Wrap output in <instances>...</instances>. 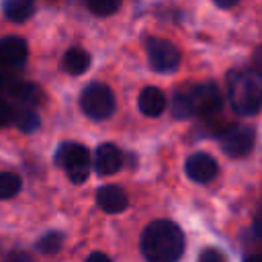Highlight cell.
Listing matches in <instances>:
<instances>
[{
    "label": "cell",
    "mask_w": 262,
    "mask_h": 262,
    "mask_svg": "<svg viewBox=\"0 0 262 262\" xmlns=\"http://www.w3.org/2000/svg\"><path fill=\"white\" fill-rule=\"evenodd\" d=\"M96 205L104 213H121L129 207V196L121 186L106 184V186H100L96 190Z\"/></svg>",
    "instance_id": "obj_11"
},
{
    "label": "cell",
    "mask_w": 262,
    "mask_h": 262,
    "mask_svg": "<svg viewBox=\"0 0 262 262\" xmlns=\"http://www.w3.org/2000/svg\"><path fill=\"white\" fill-rule=\"evenodd\" d=\"M256 233H258V237L262 239V211H260L258 217H256Z\"/></svg>",
    "instance_id": "obj_27"
},
{
    "label": "cell",
    "mask_w": 262,
    "mask_h": 262,
    "mask_svg": "<svg viewBox=\"0 0 262 262\" xmlns=\"http://www.w3.org/2000/svg\"><path fill=\"white\" fill-rule=\"evenodd\" d=\"M115 94L102 82H90L80 94V108L92 121H104L115 113Z\"/></svg>",
    "instance_id": "obj_5"
},
{
    "label": "cell",
    "mask_w": 262,
    "mask_h": 262,
    "mask_svg": "<svg viewBox=\"0 0 262 262\" xmlns=\"http://www.w3.org/2000/svg\"><path fill=\"white\" fill-rule=\"evenodd\" d=\"M184 170H186V176L190 180H194L199 184H207V182H211L217 176L219 166H217L213 156H209L205 151H196V154L186 158Z\"/></svg>",
    "instance_id": "obj_8"
},
{
    "label": "cell",
    "mask_w": 262,
    "mask_h": 262,
    "mask_svg": "<svg viewBox=\"0 0 262 262\" xmlns=\"http://www.w3.org/2000/svg\"><path fill=\"white\" fill-rule=\"evenodd\" d=\"M139 248L147 262H178L184 254V233L174 221L156 219L141 231Z\"/></svg>",
    "instance_id": "obj_1"
},
{
    "label": "cell",
    "mask_w": 262,
    "mask_h": 262,
    "mask_svg": "<svg viewBox=\"0 0 262 262\" xmlns=\"http://www.w3.org/2000/svg\"><path fill=\"white\" fill-rule=\"evenodd\" d=\"M219 147L229 158H242L252 151L256 131L250 125H229L219 133Z\"/></svg>",
    "instance_id": "obj_7"
},
{
    "label": "cell",
    "mask_w": 262,
    "mask_h": 262,
    "mask_svg": "<svg viewBox=\"0 0 262 262\" xmlns=\"http://www.w3.org/2000/svg\"><path fill=\"white\" fill-rule=\"evenodd\" d=\"M55 164L68 174V178L76 184H82L90 174V151L82 143L66 141L55 151Z\"/></svg>",
    "instance_id": "obj_4"
},
{
    "label": "cell",
    "mask_w": 262,
    "mask_h": 262,
    "mask_svg": "<svg viewBox=\"0 0 262 262\" xmlns=\"http://www.w3.org/2000/svg\"><path fill=\"white\" fill-rule=\"evenodd\" d=\"M252 63H254V70L262 72V45L254 49V53H252Z\"/></svg>",
    "instance_id": "obj_24"
},
{
    "label": "cell",
    "mask_w": 262,
    "mask_h": 262,
    "mask_svg": "<svg viewBox=\"0 0 262 262\" xmlns=\"http://www.w3.org/2000/svg\"><path fill=\"white\" fill-rule=\"evenodd\" d=\"M8 262H33V258L27 252H12L8 256Z\"/></svg>",
    "instance_id": "obj_23"
},
{
    "label": "cell",
    "mask_w": 262,
    "mask_h": 262,
    "mask_svg": "<svg viewBox=\"0 0 262 262\" xmlns=\"http://www.w3.org/2000/svg\"><path fill=\"white\" fill-rule=\"evenodd\" d=\"M199 262H225V256L217 248H205L199 254Z\"/></svg>",
    "instance_id": "obj_20"
},
{
    "label": "cell",
    "mask_w": 262,
    "mask_h": 262,
    "mask_svg": "<svg viewBox=\"0 0 262 262\" xmlns=\"http://www.w3.org/2000/svg\"><path fill=\"white\" fill-rule=\"evenodd\" d=\"M123 166V154L115 143H102L94 154V170L100 176H111L119 172Z\"/></svg>",
    "instance_id": "obj_10"
},
{
    "label": "cell",
    "mask_w": 262,
    "mask_h": 262,
    "mask_svg": "<svg viewBox=\"0 0 262 262\" xmlns=\"http://www.w3.org/2000/svg\"><path fill=\"white\" fill-rule=\"evenodd\" d=\"M219 8H231V6H235L239 0H213Z\"/></svg>",
    "instance_id": "obj_26"
},
{
    "label": "cell",
    "mask_w": 262,
    "mask_h": 262,
    "mask_svg": "<svg viewBox=\"0 0 262 262\" xmlns=\"http://www.w3.org/2000/svg\"><path fill=\"white\" fill-rule=\"evenodd\" d=\"M63 246V235L59 231H47L39 242H37V250L51 256V254H57Z\"/></svg>",
    "instance_id": "obj_18"
},
{
    "label": "cell",
    "mask_w": 262,
    "mask_h": 262,
    "mask_svg": "<svg viewBox=\"0 0 262 262\" xmlns=\"http://www.w3.org/2000/svg\"><path fill=\"white\" fill-rule=\"evenodd\" d=\"M86 262H113L104 252H92L88 258H86Z\"/></svg>",
    "instance_id": "obj_25"
},
{
    "label": "cell",
    "mask_w": 262,
    "mask_h": 262,
    "mask_svg": "<svg viewBox=\"0 0 262 262\" xmlns=\"http://www.w3.org/2000/svg\"><path fill=\"white\" fill-rule=\"evenodd\" d=\"M14 80H16V78H10V76H8V70L0 68V92H8V88L12 86Z\"/></svg>",
    "instance_id": "obj_22"
},
{
    "label": "cell",
    "mask_w": 262,
    "mask_h": 262,
    "mask_svg": "<svg viewBox=\"0 0 262 262\" xmlns=\"http://www.w3.org/2000/svg\"><path fill=\"white\" fill-rule=\"evenodd\" d=\"M61 63H63V70H66L68 74L80 76V74H84V72L88 70V66H90V55H88V51H84L82 47H72V49L66 51Z\"/></svg>",
    "instance_id": "obj_15"
},
{
    "label": "cell",
    "mask_w": 262,
    "mask_h": 262,
    "mask_svg": "<svg viewBox=\"0 0 262 262\" xmlns=\"http://www.w3.org/2000/svg\"><path fill=\"white\" fill-rule=\"evenodd\" d=\"M86 4L96 16H108L121 8V0H86Z\"/></svg>",
    "instance_id": "obj_19"
},
{
    "label": "cell",
    "mask_w": 262,
    "mask_h": 262,
    "mask_svg": "<svg viewBox=\"0 0 262 262\" xmlns=\"http://www.w3.org/2000/svg\"><path fill=\"white\" fill-rule=\"evenodd\" d=\"M223 96L213 82H199L186 90H178L172 96V117L188 119V117H213L221 111Z\"/></svg>",
    "instance_id": "obj_2"
},
{
    "label": "cell",
    "mask_w": 262,
    "mask_h": 262,
    "mask_svg": "<svg viewBox=\"0 0 262 262\" xmlns=\"http://www.w3.org/2000/svg\"><path fill=\"white\" fill-rule=\"evenodd\" d=\"M6 94H10L12 98H16L18 102H25V106H29V104H39V102H41V96H43V92H41V88H39L37 84H33V82H23V80H14Z\"/></svg>",
    "instance_id": "obj_13"
},
{
    "label": "cell",
    "mask_w": 262,
    "mask_h": 262,
    "mask_svg": "<svg viewBox=\"0 0 262 262\" xmlns=\"http://www.w3.org/2000/svg\"><path fill=\"white\" fill-rule=\"evenodd\" d=\"M29 57L27 41L20 37H4L0 39V68L14 70L20 68Z\"/></svg>",
    "instance_id": "obj_9"
},
{
    "label": "cell",
    "mask_w": 262,
    "mask_h": 262,
    "mask_svg": "<svg viewBox=\"0 0 262 262\" xmlns=\"http://www.w3.org/2000/svg\"><path fill=\"white\" fill-rule=\"evenodd\" d=\"M12 123H14L20 131H25V133H33V131L41 125V119H39V115H37L31 106H23V108L14 111Z\"/></svg>",
    "instance_id": "obj_16"
},
{
    "label": "cell",
    "mask_w": 262,
    "mask_h": 262,
    "mask_svg": "<svg viewBox=\"0 0 262 262\" xmlns=\"http://www.w3.org/2000/svg\"><path fill=\"white\" fill-rule=\"evenodd\" d=\"M244 262H262V254H252V256H248Z\"/></svg>",
    "instance_id": "obj_28"
},
{
    "label": "cell",
    "mask_w": 262,
    "mask_h": 262,
    "mask_svg": "<svg viewBox=\"0 0 262 262\" xmlns=\"http://www.w3.org/2000/svg\"><path fill=\"white\" fill-rule=\"evenodd\" d=\"M2 12L10 23H25L35 12V0H4Z\"/></svg>",
    "instance_id": "obj_14"
},
{
    "label": "cell",
    "mask_w": 262,
    "mask_h": 262,
    "mask_svg": "<svg viewBox=\"0 0 262 262\" xmlns=\"http://www.w3.org/2000/svg\"><path fill=\"white\" fill-rule=\"evenodd\" d=\"M23 182L20 176L14 172H0V201L4 199H12L14 194H18Z\"/></svg>",
    "instance_id": "obj_17"
},
{
    "label": "cell",
    "mask_w": 262,
    "mask_h": 262,
    "mask_svg": "<svg viewBox=\"0 0 262 262\" xmlns=\"http://www.w3.org/2000/svg\"><path fill=\"white\" fill-rule=\"evenodd\" d=\"M145 49H147L149 66L158 74H170L180 66V49L168 39L147 37Z\"/></svg>",
    "instance_id": "obj_6"
},
{
    "label": "cell",
    "mask_w": 262,
    "mask_h": 262,
    "mask_svg": "<svg viewBox=\"0 0 262 262\" xmlns=\"http://www.w3.org/2000/svg\"><path fill=\"white\" fill-rule=\"evenodd\" d=\"M166 96L160 88L156 86H145L141 92H139V98H137V106L139 111L145 115V117H160L166 108Z\"/></svg>",
    "instance_id": "obj_12"
},
{
    "label": "cell",
    "mask_w": 262,
    "mask_h": 262,
    "mask_svg": "<svg viewBox=\"0 0 262 262\" xmlns=\"http://www.w3.org/2000/svg\"><path fill=\"white\" fill-rule=\"evenodd\" d=\"M12 117H14V108L10 106V102L6 98L0 96V127L12 123Z\"/></svg>",
    "instance_id": "obj_21"
},
{
    "label": "cell",
    "mask_w": 262,
    "mask_h": 262,
    "mask_svg": "<svg viewBox=\"0 0 262 262\" xmlns=\"http://www.w3.org/2000/svg\"><path fill=\"white\" fill-rule=\"evenodd\" d=\"M227 98L237 115H256L262 108V72L233 68L227 74Z\"/></svg>",
    "instance_id": "obj_3"
}]
</instances>
